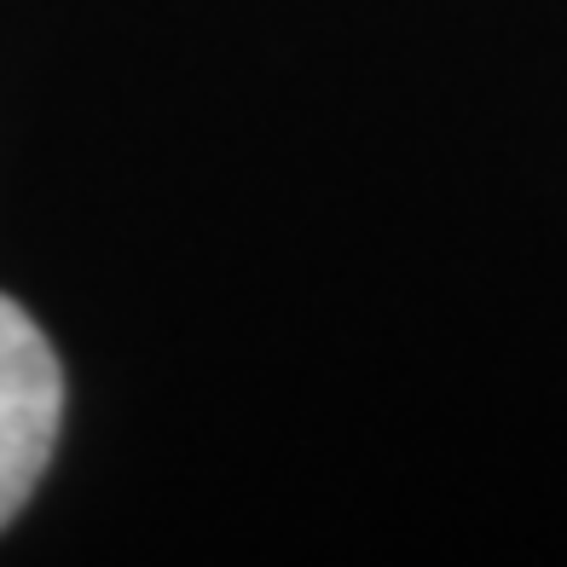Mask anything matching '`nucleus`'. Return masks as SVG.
<instances>
[{"mask_svg": "<svg viewBox=\"0 0 567 567\" xmlns=\"http://www.w3.org/2000/svg\"><path fill=\"white\" fill-rule=\"evenodd\" d=\"M64 423V371L41 324L0 296V527L30 504Z\"/></svg>", "mask_w": 567, "mask_h": 567, "instance_id": "1", "label": "nucleus"}]
</instances>
